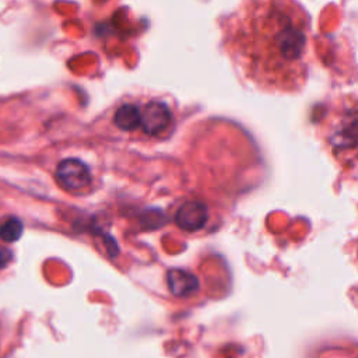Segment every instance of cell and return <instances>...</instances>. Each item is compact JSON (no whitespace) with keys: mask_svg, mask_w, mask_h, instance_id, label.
Returning <instances> with one entry per match:
<instances>
[{"mask_svg":"<svg viewBox=\"0 0 358 358\" xmlns=\"http://www.w3.org/2000/svg\"><path fill=\"white\" fill-rule=\"evenodd\" d=\"M222 43L239 74L260 91L296 94L308 81L310 18L291 0L241 3L221 22Z\"/></svg>","mask_w":358,"mask_h":358,"instance_id":"obj_1","label":"cell"},{"mask_svg":"<svg viewBox=\"0 0 358 358\" xmlns=\"http://www.w3.org/2000/svg\"><path fill=\"white\" fill-rule=\"evenodd\" d=\"M316 131L322 147L345 172L358 171V91L333 96L322 109Z\"/></svg>","mask_w":358,"mask_h":358,"instance_id":"obj_2","label":"cell"},{"mask_svg":"<svg viewBox=\"0 0 358 358\" xmlns=\"http://www.w3.org/2000/svg\"><path fill=\"white\" fill-rule=\"evenodd\" d=\"M175 127L173 108L162 99H151L141 106L140 130L148 137L165 138Z\"/></svg>","mask_w":358,"mask_h":358,"instance_id":"obj_3","label":"cell"},{"mask_svg":"<svg viewBox=\"0 0 358 358\" xmlns=\"http://www.w3.org/2000/svg\"><path fill=\"white\" fill-rule=\"evenodd\" d=\"M56 179L67 190H80L90 185L91 173L83 161L67 158L57 165Z\"/></svg>","mask_w":358,"mask_h":358,"instance_id":"obj_4","label":"cell"},{"mask_svg":"<svg viewBox=\"0 0 358 358\" xmlns=\"http://www.w3.org/2000/svg\"><path fill=\"white\" fill-rule=\"evenodd\" d=\"M113 123L123 131H134L141 124V108L134 103H123L113 115Z\"/></svg>","mask_w":358,"mask_h":358,"instance_id":"obj_5","label":"cell"},{"mask_svg":"<svg viewBox=\"0 0 358 358\" xmlns=\"http://www.w3.org/2000/svg\"><path fill=\"white\" fill-rule=\"evenodd\" d=\"M206 221V211L197 203H186L176 213V222L185 229H199Z\"/></svg>","mask_w":358,"mask_h":358,"instance_id":"obj_6","label":"cell"},{"mask_svg":"<svg viewBox=\"0 0 358 358\" xmlns=\"http://www.w3.org/2000/svg\"><path fill=\"white\" fill-rule=\"evenodd\" d=\"M22 222L17 217H8L0 222V239L4 242H15L22 234Z\"/></svg>","mask_w":358,"mask_h":358,"instance_id":"obj_7","label":"cell"},{"mask_svg":"<svg viewBox=\"0 0 358 358\" xmlns=\"http://www.w3.org/2000/svg\"><path fill=\"white\" fill-rule=\"evenodd\" d=\"M11 260V252L7 248L0 246V268L6 267Z\"/></svg>","mask_w":358,"mask_h":358,"instance_id":"obj_8","label":"cell"}]
</instances>
